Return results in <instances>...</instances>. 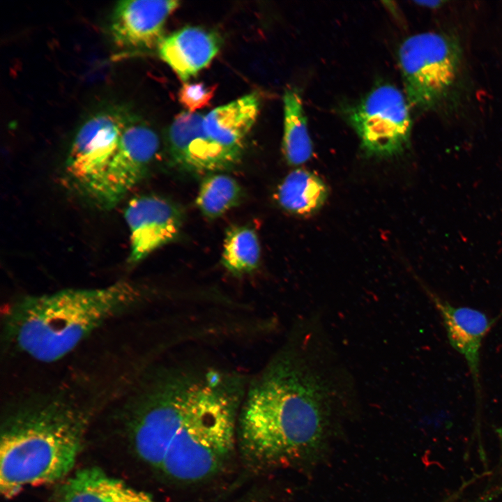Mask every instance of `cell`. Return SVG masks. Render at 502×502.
Wrapping results in <instances>:
<instances>
[{
	"mask_svg": "<svg viewBox=\"0 0 502 502\" xmlns=\"http://www.w3.org/2000/svg\"><path fill=\"white\" fill-rule=\"evenodd\" d=\"M178 1L124 0L115 6L110 23L114 43L120 48L149 50L163 39L168 17L179 6Z\"/></svg>",
	"mask_w": 502,
	"mask_h": 502,
	"instance_id": "cell-12",
	"label": "cell"
},
{
	"mask_svg": "<svg viewBox=\"0 0 502 502\" xmlns=\"http://www.w3.org/2000/svg\"><path fill=\"white\" fill-rule=\"evenodd\" d=\"M91 411L70 389L15 399L1 420L0 490L11 499L25 488L62 481L83 446Z\"/></svg>",
	"mask_w": 502,
	"mask_h": 502,
	"instance_id": "cell-2",
	"label": "cell"
},
{
	"mask_svg": "<svg viewBox=\"0 0 502 502\" xmlns=\"http://www.w3.org/2000/svg\"><path fill=\"white\" fill-rule=\"evenodd\" d=\"M132 114L123 107H112L95 113L79 127L68 155L66 170L84 190L111 160Z\"/></svg>",
	"mask_w": 502,
	"mask_h": 502,
	"instance_id": "cell-8",
	"label": "cell"
},
{
	"mask_svg": "<svg viewBox=\"0 0 502 502\" xmlns=\"http://www.w3.org/2000/svg\"><path fill=\"white\" fill-rule=\"evenodd\" d=\"M418 5L427 7L429 8H437L441 6L444 3L443 1H415Z\"/></svg>",
	"mask_w": 502,
	"mask_h": 502,
	"instance_id": "cell-21",
	"label": "cell"
},
{
	"mask_svg": "<svg viewBox=\"0 0 502 502\" xmlns=\"http://www.w3.org/2000/svg\"><path fill=\"white\" fill-rule=\"evenodd\" d=\"M159 146L155 130L132 114L111 160L85 191L100 207L113 208L145 176Z\"/></svg>",
	"mask_w": 502,
	"mask_h": 502,
	"instance_id": "cell-7",
	"label": "cell"
},
{
	"mask_svg": "<svg viewBox=\"0 0 502 502\" xmlns=\"http://www.w3.org/2000/svg\"><path fill=\"white\" fill-rule=\"evenodd\" d=\"M242 190L232 177L224 174H210L200 185L196 204L208 218H217L237 206Z\"/></svg>",
	"mask_w": 502,
	"mask_h": 502,
	"instance_id": "cell-19",
	"label": "cell"
},
{
	"mask_svg": "<svg viewBox=\"0 0 502 502\" xmlns=\"http://www.w3.org/2000/svg\"><path fill=\"white\" fill-rule=\"evenodd\" d=\"M130 251L128 262L136 264L176 238L183 222V211L176 203L154 195L132 198L124 211Z\"/></svg>",
	"mask_w": 502,
	"mask_h": 502,
	"instance_id": "cell-10",
	"label": "cell"
},
{
	"mask_svg": "<svg viewBox=\"0 0 502 502\" xmlns=\"http://www.w3.org/2000/svg\"><path fill=\"white\" fill-rule=\"evenodd\" d=\"M349 395L344 377L326 359L283 349L244 394L237 425L243 462L262 471L312 448L331 407Z\"/></svg>",
	"mask_w": 502,
	"mask_h": 502,
	"instance_id": "cell-1",
	"label": "cell"
},
{
	"mask_svg": "<svg viewBox=\"0 0 502 502\" xmlns=\"http://www.w3.org/2000/svg\"><path fill=\"white\" fill-rule=\"evenodd\" d=\"M55 499L56 502H158L97 466L77 470L62 480Z\"/></svg>",
	"mask_w": 502,
	"mask_h": 502,
	"instance_id": "cell-14",
	"label": "cell"
},
{
	"mask_svg": "<svg viewBox=\"0 0 502 502\" xmlns=\"http://www.w3.org/2000/svg\"><path fill=\"white\" fill-rule=\"evenodd\" d=\"M423 289L439 313L450 346L465 359L474 387L476 403L482 401L480 350L484 339L497 321L502 311L494 317L469 306L455 305L423 285Z\"/></svg>",
	"mask_w": 502,
	"mask_h": 502,
	"instance_id": "cell-11",
	"label": "cell"
},
{
	"mask_svg": "<svg viewBox=\"0 0 502 502\" xmlns=\"http://www.w3.org/2000/svg\"><path fill=\"white\" fill-rule=\"evenodd\" d=\"M244 393L235 379L211 370L195 375L177 432L157 474L181 484L212 479L237 448Z\"/></svg>",
	"mask_w": 502,
	"mask_h": 502,
	"instance_id": "cell-4",
	"label": "cell"
},
{
	"mask_svg": "<svg viewBox=\"0 0 502 502\" xmlns=\"http://www.w3.org/2000/svg\"><path fill=\"white\" fill-rule=\"evenodd\" d=\"M204 115L182 112L167 132V151L173 165L192 173H216L234 167L243 153L219 144L204 130Z\"/></svg>",
	"mask_w": 502,
	"mask_h": 502,
	"instance_id": "cell-9",
	"label": "cell"
},
{
	"mask_svg": "<svg viewBox=\"0 0 502 502\" xmlns=\"http://www.w3.org/2000/svg\"><path fill=\"white\" fill-rule=\"evenodd\" d=\"M259 106L258 95L252 93L218 107L204 116V130L222 146L243 153L246 137L256 121Z\"/></svg>",
	"mask_w": 502,
	"mask_h": 502,
	"instance_id": "cell-15",
	"label": "cell"
},
{
	"mask_svg": "<svg viewBox=\"0 0 502 502\" xmlns=\"http://www.w3.org/2000/svg\"><path fill=\"white\" fill-rule=\"evenodd\" d=\"M398 58L409 105L429 110L439 106L455 87L462 50L455 37L429 31L407 38L400 47Z\"/></svg>",
	"mask_w": 502,
	"mask_h": 502,
	"instance_id": "cell-5",
	"label": "cell"
},
{
	"mask_svg": "<svg viewBox=\"0 0 502 502\" xmlns=\"http://www.w3.org/2000/svg\"><path fill=\"white\" fill-rule=\"evenodd\" d=\"M282 148L287 161L291 165L305 162L313 153L302 99L293 88L287 89L284 95Z\"/></svg>",
	"mask_w": 502,
	"mask_h": 502,
	"instance_id": "cell-17",
	"label": "cell"
},
{
	"mask_svg": "<svg viewBox=\"0 0 502 502\" xmlns=\"http://www.w3.org/2000/svg\"><path fill=\"white\" fill-rule=\"evenodd\" d=\"M328 197V188L317 175L305 169L290 172L277 191L279 204L286 211L301 215L317 212Z\"/></svg>",
	"mask_w": 502,
	"mask_h": 502,
	"instance_id": "cell-16",
	"label": "cell"
},
{
	"mask_svg": "<svg viewBox=\"0 0 502 502\" xmlns=\"http://www.w3.org/2000/svg\"><path fill=\"white\" fill-rule=\"evenodd\" d=\"M409 103L395 86L382 84L347 109L346 117L368 156L391 157L409 146Z\"/></svg>",
	"mask_w": 502,
	"mask_h": 502,
	"instance_id": "cell-6",
	"label": "cell"
},
{
	"mask_svg": "<svg viewBox=\"0 0 502 502\" xmlns=\"http://www.w3.org/2000/svg\"><path fill=\"white\" fill-rule=\"evenodd\" d=\"M141 293L127 281L93 289H66L22 297L6 308V348L52 363L72 352L107 321L133 309Z\"/></svg>",
	"mask_w": 502,
	"mask_h": 502,
	"instance_id": "cell-3",
	"label": "cell"
},
{
	"mask_svg": "<svg viewBox=\"0 0 502 502\" xmlns=\"http://www.w3.org/2000/svg\"><path fill=\"white\" fill-rule=\"evenodd\" d=\"M217 85L206 86L202 82L184 83L178 91V101L190 112L210 105Z\"/></svg>",
	"mask_w": 502,
	"mask_h": 502,
	"instance_id": "cell-20",
	"label": "cell"
},
{
	"mask_svg": "<svg viewBox=\"0 0 502 502\" xmlns=\"http://www.w3.org/2000/svg\"><path fill=\"white\" fill-rule=\"evenodd\" d=\"M220 37L198 26H188L164 37L158 50L160 58L179 79L187 82L206 68L219 52Z\"/></svg>",
	"mask_w": 502,
	"mask_h": 502,
	"instance_id": "cell-13",
	"label": "cell"
},
{
	"mask_svg": "<svg viewBox=\"0 0 502 502\" xmlns=\"http://www.w3.org/2000/svg\"><path fill=\"white\" fill-rule=\"evenodd\" d=\"M260 246L254 230L234 226L226 234L222 263L234 275H241L255 270L259 263Z\"/></svg>",
	"mask_w": 502,
	"mask_h": 502,
	"instance_id": "cell-18",
	"label": "cell"
}]
</instances>
